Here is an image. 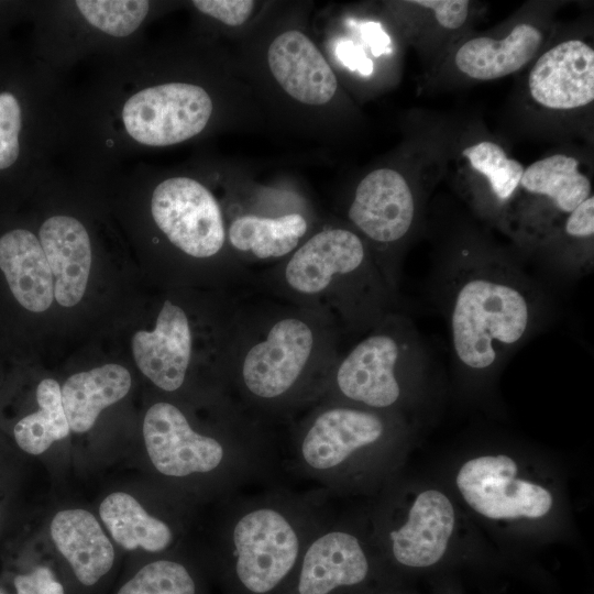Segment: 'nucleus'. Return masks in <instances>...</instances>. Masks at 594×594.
Here are the masks:
<instances>
[{
	"instance_id": "1",
	"label": "nucleus",
	"mask_w": 594,
	"mask_h": 594,
	"mask_svg": "<svg viewBox=\"0 0 594 594\" xmlns=\"http://www.w3.org/2000/svg\"><path fill=\"white\" fill-rule=\"evenodd\" d=\"M344 339L327 315L244 288L238 294L222 371L252 398L277 402L302 383L328 381Z\"/></svg>"
},
{
	"instance_id": "2",
	"label": "nucleus",
	"mask_w": 594,
	"mask_h": 594,
	"mask_svg": "<svg viewBox=\"0 0 594 594\" xmlns=\"http://www.w3.org/2000/svg\"><path fill=\"white\" fill-rule=\"evenodd\" d=\"M250 288L330 317L344 338L361 337L395 312V293L363 238L327 227L284 261L254 273Z\"/></svg>"
},
{
	"instance_id": "3",
	"label": "nucleus",
	"mask_w": 594,
	"mask_h": 594,
	"mask_svg": "<svg viewBox=\"0 0 594 594\" xmlns=\"http://www.w3.org/2000/svg\"><path fill=\"white\" fill-rule=\"evenodd\" d=\"M534 305L528 290L505 267L466 268L450 304V332L457 360L484 371L502 360L528 334Z\"/></svg>"
},
{
	"instance_id": "4",
	"label": "nucleus",
	"mask_w": 594,
	"mask_h": 594,
	"mask_svg": "<svg viewBox=\"0 0 594 594\" xmlns=\"http://www.w3.org/2000/svg\"><path fill=\"white\" fill-rule=\"evenodd\" d=\"M151 213L180 253L195 261H213L240 288L250 287L253 276L229 248L220 204L201 183L184 176L161 182L152 194Z\"/></svg>"
},
{
	"instance_id": "5",
	"label": "nucleus",
	"mask_w": 594,
	"mask_h": 594,
	"mask_svg": "<svg viewBox=\"0 0 594 594\" xmlns=\"http://www.w3.org/2000/svg\"><path fill=\"white\" fill-rule=\"evenodd\" d=\"M416 360L420 350L414 331L393 312L342 350L328 381L344 398L385 409L399 400L400 374Z\"/></svg>"
},
{
	"instance_id": "6",
	"label": "nucleus",
	"mask_w": 594,
	"mask_h": 594,
	"mask_svg": "<svg viewBox=\"0 0 594 594\" xmlns=\"http://www.w3.org/2000/svg\"><path fill=\"white\" fill-rule=\"evenodd\" d=\"M590 196L592 184L580 162L566 154H552L524 169L505 226L521 242L544 245Z\"/></svg>"
},
{
	"instance_id": "7",
	"label": "nucleus",
	"mask_w": 594,
	"mask_h": 594,
	"mask_svg": "<svg viewBox=\"0 0 594 594\" xmlns=\"http://www.w3.org/2000/svg\"><path fill=\"white\" fill-rule=\"evenodd\" d=\"M212 110V100L202 87L167 82L132 95L121 114L125 131L138 143L167 146L199 134Z\"/></svg>"
},
{
	"instance_id": "8",
	"label": "nucleus",
	"mask_w": 594,
	"mask_h": 594,
	"mask_svg": "<svg viewBox=\"0 0 594 594\" xmlns=\"http://www.w3.org/2000/svg\"><path fill=\"white\" fill-rule=\"evenodd\" d=\"M518 468L507 455L480 457L468 461L457 475L465 502L492 519L539 518L552 506L546 488L516 479Z\"/></svg>"
},
{
	"instance_id": "9",
	"label": "nucleus",
	"mask_w": 594,
	"mask_h": 594,
	"mask_svg": "<svg viewBox=\"0 0 594 594\" xmlns=\"http://www.w3.org/2000/svg\"><path fill=\"white\" fill-rule=\"evenodd\" d=\"M346 215L372 254L383 250L384 255L387 248L400 243L411 230L416 200L404 175L378 168L359 183Z\"/></svg>"
},
{
	"instance_id": "10",
	"label": "nucleus",
	"mask_w": 594,
	"mask_h": 594,
	"mask_svg": "<svg viewBox=\"0 0 594 594\" xmlns=\"http://www.w3.org/2000/svg\"><path fill=\"white\" fill-rule=\"evenodd\" d=\"M237 574L254 593L274 588L292 570L298 556V538L290 524L273 509H257L234 527Z\"/></svg>"
},
{
	"instance_id": "11",
	"label": "nucleus",
	"mask_w": 594,
	"mask_h": 594,
	"mask_svg": "<svg viewBox=\"0 0 594 594\" xmlns=\"http://www.w3.org/2000/svg\"><path fill=\"white\" fill-rule=\"evenodd\" d=\"M147 454L155 469L168 476H186L215 470L223 459L221 443L196 432L175 405H152L143 420Z\"/></svg>"
},
{
	"instance_id": "12",
	"label": "nucleus",
	"mask_w": 594,
	"mask_h": 594,
	"mask_svg": "<svg viewBox=\"0 0 594 594\" xmlns=\"http://www.w3.org/2000/svg\"><path fill=\"white\" fill-rule=\"evenodd\" d=\"M194 330L182 304L164 299L151 331L132 337V353L140 371L164 392L178 391L194 359Z\"/></svg>"
},
{
	"instance_id": "13",
	"label": "nucleus",
	"mask_w": 594,
	"mask_h": 594,
	"mask_svg": "<svg viewBox=\"0 0 594 594\" xmlns=\"http://www.w3.org/2000/svg\"><path fill=\"white\" fill-rule=\"evenodd\" d=\"M529 94L539 106L573 110L594 100V51L582 40H566L544 52L528 76Z\"/></svg>"
},
{
	"instance_id": "14",
	"label": "nucleus",
	"mask_w": 594,
	"mask_h": 594,
	"mask_svg": "<svg viewBox=\"0 0 594 594\" xmlns=\"http://www.w3.org/2000/svg\"><path fill=\"white\" fill-rule=\"evenodd\" d=\"M267 63L283 90L301 103L324 105L336 95L338 80L332 68L300 31L279 34L268 47Z\"/></svg>"
},
{
	"instance_id": "15",
	"label": "nucleus",
	"mask_w": 594,
	"mask_h": 594,
	"mask_svg": "<svg viewBox=\"0 0 594 594\" xmlns=\"http://www.w3.org/2000/svg\"><path fill=\"white\" fill-rule=\"evenodd\" d=\"M308 232L309 221L298 211L276 216L245 212L232 218L227 240L234 257L253 276L254 265L266 268L280 263L306 240Z\"/></svg>"
},
{
	"instance_id": "16",
	"label": "nucleus",
	"mask_w": 594,
	"mask_h": 594,
	"mask_svg": "<svg viewBox=\"0 0 594 594\" xmlns=\"http://www.w3.org/2000/svg\"><path fill=\"white\" fill-rule=\"evenodd\" d=\"M384 431V421L375 413L332 406L320 411L310 424L301 453L311 468L327 470L343 462L355 450L378 441Z\"/></svg>"
},
{
	"instance_id": "17",
	"label": "nucleus",
	"mask_w": 594,
	"mask_h": 594,
	"mask_svg": "<svg viewBox=\"0 0 594 594\" xmlns=\"http://www.w3.org/2000/svg\"><path fill=\"white\" fill-rule=\"evenodd\" d=\"M40 243L54 279V298L63 307L77 305L87 287L91 245L84 224L70 216H53L40 228Z\"/></svg>"
},
{
	"instance_id": "18",
	"label": "nucleus",
	"mask_w": 594,
	"mask_h": 594,
	"mask_svg": "<svg viewBox=\"0 0 594 594\" xmlns=\"http://www.w3.org/2000/svg\"><path fill=\"white\" fill-rule=\"evenodd\" d=\"M454 527V509L441 492L420 493L406 524L391 532L393 552L398 562L424 568L438 562L446 552Z\"/></svg>"
},
{
	"instance_id": "19",
	"label": "nucleus",
	"mask_w": 594,
	"mask_h": 594,
	"mask_svg": "<svg viewBox=\"0 0 594 594\" xmlns=\"http://www.w3.org/2000/svg\"><path fill=\"white\" fill-rule=\"evenodd\" d=\"M0 270L16 301L32 312L47 310L54 299V279L40 240L15 229L0 238Z\"/></svg>"
},
{
	"instance_id": "20",
	"label": "nucleus",
	"mask_w": 594,
	"mask_h": 594,
	"mask_svg": "<svg viewBox=\"0 0 594 594\" xmlns=\"http://www.w3.org/2000/svg\"><path fill=\"white\" fill-rule=\"evenodd\" d=\"M51 536L84 585L96 584L112 568L113 546L88 510L58 512L51 522Z\"/></svg>"
},
{
	"instance_id": "21",
	"label": "nucleus",
	"mask_w": 594,
	"mask_h": 594,
	"mask_svg": "<svg viewBox=\"0 0 594 594\" xmlns=\"http://www.w3.org/2000/svg\"><path fill=\"white\" fill-rule=\"evenodd\" d=\"M367 571V560L358 539L345 532H329L306 552L298 591L328 594L338 586L360 583Z\"/></svg>"
},
{
	"instance_id": "22",
	"label": "nucleus",
	"mask_w": 594,
	"mask_h": 594,
	"mask_svg": "<svg viewBox=\"0 0 594 594\" xmlns=\"http://www.w3.org/2000/svg\"><path fill=\"white\" fill-rule=\"evenodd\" d=\"M541 43L542 33L538 28L519 23L502 40L481 36L464 42L454 62L461 73L473 79H497L522 68Z\"/></svg>"
},
{
	"instance_id": "23",
	"label": "nucleus",
	"mask_w": 594,
	"mask_h": 594,
	"mask_svg": "<svg viewBox=\"0 0 594 594\" xmlns=\"http://www.w3.org/2000/svg\"><path fill=\"white\" fill-rule=\"evenodd\" d=\"M131 387L129 371L119 364H106L68 377L61 388L70 430L88 431L100 411L122 399Z\"/></svg>"
},
{
	"instance_id": "24",
	"label": "nucleus",
	"mask_w": 594,
	"mask_h": 594,
	"mask_svg": "<svg viewBox=\"0 0 594 594\" xmlns=\"http://www.w3.org/2000/svg\"><path fill=\"white\" fill-rule=\"evenodd\" d=\"M99 514L114 541L127 550L142 548L162 551L172 541V531L162 520L150 516L131 495L114 492L100 504Z\"/></svg>"
},
{
	"instance_id": "25",
	"label": "nucleus",
	"mask_w": 594,
	"mask_h": 594,
	"mask_svg": "<svg viewBox=\"0 0 594 594\" xmlns=\"http://www.w3.org/2000/svg\"><path fill=\"white\" fill-rule=\"evenodd\" d=\"M463 156L475 172L484 176L490 189V211L505 224L524 174L521 163L508 157L502 146L487 140L465 147Z\"/></svg>"
},
{
	"instance_id": "26",
	"label": "nucleus",
	"mask_w": 594,
	"mask_h": 594,
	"mask_svg": "<svg viewBox=\"0 0 594 594\" xmlns=\"http://www.w3.org/2000/svg\"><path fill=\"white\" fill-rule=\"evenodd\" d=\"M36 400L38 410L22 418L13 429L18 446L33 455L43 453L70 432L61 386L55 380L45 378L37 385Z\"/></svg>"
},
{
	"instance_id": "27",
	"label": "nucleus",
	"mask_w": 594,
	"mask_h": 594,
	"mask_svg": "<svg viewBox=\"0 0 594 594\" xmlns=\"http://www.w3.org/2000/svg\"><path fill=\"white\" fill-rule=\"evenodd\" d=\"M75 4L92 26L116 37L135 32L150 9L144 0H77Z\"/></svg>"
},
{
	"instance_id": "28",
	"label": "nucleus",
	"mask_w": 594,
	"mask_h": 594,
	"mask_svg": "<svg viewBox=\"0 0 594 594\" xmlns=\"http://www.w3.org/2000/svg\"><path fill=\"white\" fill-rule=\"evenodd\" d=\"M118 594H195V583L182 564L161 560L143 566Z\"/></svg>"
},
{
	"instance_id": "29",
	"label": "nucleus",
	"mask_w": 594,
	"mask_h": 594,
	"mask_svg": "<svg viewBox=\"0 0 594 594\" xmlns=\"http://www.w3.org/2000/svg\"><path fill=\"white\" fill-rule=\"evenodd\" d=\"M22 112L11 92H0V170L13 165L20 154Z\"/></svg>"
},
{
	"instance_id": "30",
	"label": "nucleus",
	"mask_w": 594,
	"mask_h": 594,
	"mask_svg": "<svg viewBox=\"0 0 594 594\" xmlns=\"http://www.w3.org/2000/svg\"><path fill=\"white\" fill-rule=\"evenodd\" d=\"M593 235L594 197L592 195L568 215L559 231L548 242L556 238L563 237L569 240V243H572L573 248L574 243L578 242H592Z\"/></svg>"
},
{
	"instance_id": "31",
	"label": "nucleus",
	"mask_w": 594,
	"mask_h": 594,
	"mask_svg": "<svg viewBox=\"0 0 594 594\" xmlns=\"http://www.w3.org/2000/svg\"><path fill=\"white\" fill-rule=\"evenodd\" d=\"M193 4L201 13L230 26L246 22L255 7L251 0H195Z\"/></svg>"
},
{
	"instance_id": "32",
	"label": "nucleus",
	"mask_w": 594,
	"mask_h": 594,
	"mask_svg": "<svg viewBox=\"0 0 594 594\" xmlns=\"http://www.w3.org/2000/svg\"><path fill=\"white\" fill-rule=\"evenodd\" d=\"M408 3L431 10L438 23L449 30H457L465 23L470 4L465 0H415Z\"/></svg>"
},
{
	"instance_id": "33",
	"label": "nucleus",
	"mask_w": 594,
	"mask_h": 594,
	"mask_svg": "<svg viewBox=\"0 0 594 594\" xmlns=\"http://www.w3.org/2000/svg\"><path fill=\"white\" fill-rule=\"evenodd\" d=\"M18 594H64L63 585L47 566H37L14 578Z\"/></svg>"
},
{
	"instance_id": "34",
	"label": "nucleus",
	"mask_w": 594,
	"mask_h": 594,
	"mask_svg": "<svg viewBox=\"0 0 594 594\" xmlns=\"http://www.w3.org/2000/svg\"><path fill=\"white\" fill-rule=\"evenodd\" d=\"M340 58L351 69H359L363 75H370L373 70L372 62L365 57L361 48L353 45L352 42H345L340 47Z\"/></svg>"
},
{
	"instance_id": "35",
	"label": "nucleus",
	"mask_w": 594,
	"mask_h": 594,
	"mask_svg": "<svg viewBox=\"0 0 594 594\" xmlns=\"http://www.w3.org/2000/svg\"><path fill=\"white\" fill-rule=\"evenodd\" d=\"M364 35L372 47V53L378 56L386 52L389 37L384 33L378 24L369 23L364 28Z\"/></svg>"
}]
</instances>
